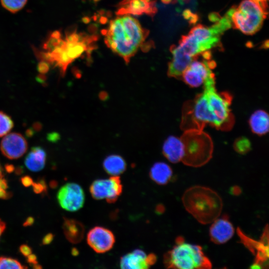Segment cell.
Returning a JSON list of instances; mask_svg holds the SVG:
<instances>
[{
  "instance_id": "cell-1",
  "label": "cell",
  "mask_w": 269,
  "mask_h": 269,
  "mask_svg": "<svg viewBox=\"0 0 269 269\" xmlns=\"http://www.w3.org/2000/svg\"><path fill=\"white\" fill-rule=\"evenodd\" d=\"M102 33L106 45L128 64L143 45L149 31L133 16L122 15L112 19Z\"/></svg>"
},
{
  "instance_id": "cell-2",
  "label": "cell",
  "mask_w": 269,
  "mask_h": 269,
  "mask_svg": "<svg viewBox=\"0 0 269 269\" xmlns=\"http://www.w3.org/2000/svg\"><path fill=\"white\" fill-rule=\"evenodd\" d=\"M185 210L200 224H211L220 217L223 209L220 196L208 187L195 185L187 189L182 196Z\"/></svg>"
},
{
  "instance_id": "cell-3",
  "label": "cell",
  "mask_w": 269,
  "mask_h": 269,
  "mask_svg": "<svg viewBox=\"0 0 269 269\" xmlns=\"http://www.w3.org/2000/svg\"><path fill=\"white\" fill-rule=\"evenodd\" d=\"M163 263L168 269H209L212 263L205 255L202 247L187 243L182 237H178L175 245L163 256Z\"/></svg>"
},
{
  "instance_id": "cell-4",
  "label": "cell",
  "mask_w": 269,
  "mask_h": 269,
  "mask_svg": "<svg viewBox=\"0 0 269 269\" xmlns=\"http://www.w3.org/2000/svg\"><path fill=\"white\" fill-rule=\"evenodd\" d=\"M180 137L184 145L182 162L186 165L199 167L206 164L212 157L213 143L210 135L203 130L184 131Z\"/></svg>"
},
{
  "instance_id": "cell-5",
  "label": "cell",
  "mask_w": 269,
  "mask_h": 269,
  "mask_svg": "<svg viewBox=\"0 0 269 269\" xmlns=\"http://www.w3.org/2000/svg\"><path fill=\"white\" fill-rule=\"evenodd\" d=\"M213 126L218 130L227 131L234 124V118L230 108L232 97L228 92H218L215 88V77L207 80L203 84Z\"/></svg>"
},
{
  "instance_id": "cell-6",
  "label": "cell",
  "mask_w": 269,
  "mask_h": 269,
  "mask_svg": "<svg viewBox=\"0 0 269 269\" xmlns=\"http://www.w3.org/2000/svg\"><path fill=\"white\" fill-rule=\"evenodd\" d=\"M97 38L95 35L78 32L76 30L66 32L65 37H62L59 45L57 53L59 64L66 68L85 53H90L94 49Z\"/></svg>"
},
{
  "instance_id": "cell-7",
  "label": "cell",
  "mask_w": 269,
  "mask_h": 269,
  "mask_svg": "<svg viewBox=\"0 0 269 269\" xmlns=\"http://www.w3.org/2000/svg\"><path fill=\"white\" fill-rule=\"evenodd\" d=\"M267 14L253 0H243L237 8L233 7L226 13L232 26L246 34H253L262 27Z\"/></svg>"
},
{
  "instance_id": "cell-8",
  "label": "cell",
  "mask_w": 269,
  "mask_h": 269,
  "mask_svg": "<svg viewBox=\"0 0 269 269\" xmlns=\"http://www.w3.org/2000/svg\"><path fill=\"white\" fill-rule=\"evenodd\" d=\"M238 235L241 242L253 254L254 261L251 269H268L269 268V228L267 224L263 232L260 239L258 241L247 236L238 228Z\"/></svg>"
},
{
  "instance_id": "cell-9",
  "label": "cell",
  "mask_w": 269,
  "mask_h": 269,
  "mask_svg": "<svg viewBox=\"0 0 269 269\" xmlns=\"http://www.w3.org/2000/svg\"><path fill=\"white\" fill-rule=\"evenodd\" d=\"M123 186L119 176L94 181L90 186L92 197L96 200L105 199L109 203L116 202L121 194Z\"/></svg>"
},
{
  "instance_id": "cell-10",
  "label": "cell",
  "mask_w": 269,
  "mask_h": 269,
  "mask_svg": "<svg viewBox=\"0 0 269 269\" xmlns=\"http://www.w3.org/2000/svg\"><path fill=\"white\" fill-rule=\"evenodd\" d=\"M85 194L82 188L75 183H67L62 186L57 193V199L64 210L74 212L80 209L85 202Z\"/></svg>"
},
{
  "instance_id": "cell-11",
  "label": "cell",
  "mask_w": 269,
  "mask_h": 269,
  "mask_svg": "<svg viewBox=\"0 0 269 269\" xmlns=\"http://www.w3.org/2000/svg\"><path fill=\"white\" fill-rule=\"evenodd\" d=\"M208 60H193L182 74L181 79L191 87H198L215 76L209 67Z\"/></svg>"
},
{
  "instance_id": "cell-12",
  "label": "cell",
  "mask_w": 269,
  "mask_h": 269,
  "mask_svg": "<svg viewBox=\"0 0 269 269\" xmlns=\"http://www.w3.org/2000/svg\"><path fill=\"white\" fill-rule=\"evenodd\" d=\"M89 246L97 253H104L110 250L115 242V237L110 230L101 226L91 229L87 234Z\"/></svg>"
},
{
  "instance_id": "cell-13",
  "label": "cell",
  "mask_w": 269,
  "mask_h": 269,
  "mask_svg": "<svg viewBox=\"0 0 269 269\" xmlns=\"http://www.w3.org/2000/svg\"><path fill=\"white\" fill-rule=\"evenodd\" d=\"M157 9L154 0H122L117 6L118 15L146 14L153 17Z\"/></svg>"
},
{
  "instance_id": "cell-14",
  "label": "cell",
  "mask_w": 269,
  "mask_h": 269,
  "mask_svg": "<svg viewBox=\"0 0 269 269\" xmlns=\"http://www.w3.org/2000/svg\"><path fill=\"white\" fill-rule=\"evenodd\" d=\"M27 148L28 144L24 137L17 133L4 135L0 144L2 153L10 159L20 158L25 153Z\"/></svg>"
},
{
  "instance_id": "cell-15",
  "label": "cell",
  "mask_w": 269,
  "mask_h": 269,
  "mask_svg": "<svg viewBox=\"0 0 269 269\" xmlns=\"http://www.w3.org/2000/svg\"><path fill=\"white\" fill-rule=\"evenodd\" d=\"M211 224L210 239L215 244L220 245L227 242L235 233L234 227L227 215L219 217Z\"/></svg>"
},
{
  "instance_id": "cell-16",
  "label": "cell",
  "mask_w": 269,
  "mask_h": 269,
  "mask_svg": "<svg viewBox=\"0 0 269 269\" xmlns=\"http://www.w3.org/2000/svg\"><path fill=\"white\" fill-rule=\"evenodd\" d=\"M156 261V256L154 254L147 255L142 250L136 249L121 257L120 266L122 269H148Z\"/></svg>"
},
{
  "instance_id": "cell-17",
  "label": "cell",
  "mask_w": 269,
  "mask_h": 269,
  "mask_svg": "<svg viewBox=\"0 0 269 269\" xmlns=\"http://www.w3.org/2000/svg\"><path fill=\"white\" fill-rule=\"evenodd\" d=\"M170 49L173 57L168 63L167 75L170 77L180 79L194 59L183 53L176 45H172Z\"/></svg>"
},
{
  "instance_id": "cell-18",
  "label": "cell",
  "mask_w": 269,
  "mask_h": 269,
  "mask_svg": "<svg viewBox=\"0 0 269 269\" xmlns=\"http://www.w3.org/2000/svg\"><path fill=\"white\" fill-rule=\"evenodd\" d=\"M162 153L172 163L181 161L184 155V145L181 138L173 135L167 137L163 144Z\"/></svg>"
},
{
  "instance_id": "cell-19",
  "label": "cell",
  "mask_w": 269,
  "mask_h": 269,
  "mask_svg": "<svg viewBox=\"0 0 269 269\" xmlns=\"http://www.w3.org/2000/svg\"><path fill=\"white\" fill-rule=\"evenodd\" d=\"M63 230L67 239L71 243L77 244L84 238L85 228L80 222L75 219H65Z\"/></svg>"
},
{
  "instance_id": "cell-20",
  "label": "cell",
  "mask_w": 269,
  "mask_h": 269,
  "mask_svg": "<svg viewBox=\"0 0 269 269\" xmlns=\"http://www.w3.org/2000/svg\"><path fill=\"white\" fill-rule=\"evenodd\" d=\"M249 126L252 132L259 135L266 134L269 130V116L263 110L255 111L250 116Z\"/></svg>"
},
{
  "instance_id": "cell-21",
  "label": "cell",
  "mask_w": 269,
  "mask_h": 269,
  "mask_svg": "<svg viewBox=\"0 0 269 269\" xmlns=\"http://www.w3.org/2000/svg\"><path fill=\"white\" fill-rule=\"evenodd\" d=\"M46 154L40 146L31 148L24 160L26 167L32 171L37 172L42 170L45 165Z\"/></svg>"
},
{
  "instance_id": "cell-22",
  "label": "cell",
  "mask_w": 269,
  "mask_h": 269,
  "mask_svg": "<svg viewBox=\"0 0 269 269\" xmlns=\"http://www.w3.org/2000/svg\"><path fill=\"white\" fill-rule=\"evenodd\" d=\"M172 175L173 171L171 167L163 162H155L149 171V176L152 180L160 185L167 184Z\"/></svg>"
},
{
  "instance_id": "cell-23",
  "label": "cell",
  "mask_w": 269,
  "mask_h": 269,
  "mask_svg": "<svg viewBox=\"0 0 269 269\" xmlns=\"http://www.w3.org/2000/svg\"><path fill=\"white\" fill-rule=\"evenodd\" d=\"M103 165L106 172L112 176H119L122 174L127 168L125 159L117 154L107 156L104 159Z\"/></svg>"
},
{
  "instance_id": "cell-24",
  "label": "cell",
  "mask_w": 269,
  "mask_h": 269,
  "mask_svg": "<svg viewBox=\"0 0 269 269\" xmlns=\"http://www.w3.org/2000/svg\"><path fill=\"white\" fill-rule=\"evenodd\" d=\"M13 127L11 118L6 114L0 111V137L7 134Z\"/></svg>"
},
{
  "instance_id": "cell-25",
  "label": "cell",
  "mask_w": 269,
  "mask_h": 269,
  "mask_svg": "<svg viewBox=\"0 0 269 269\" xmlns=\"http://www.w3.org/2000/svg\"><path fill=\"white\" fill-rule=\"evenodd\" d=\"M27 0H0L2 6L11 13H16L26 4Z\"/></svg>"
},
{
  "instance_id": "cell-26",
  "label": "cell",
  "mask_w": 269,
  "mask_h": 269,
  "mask_svg": "<svg viewBox=\"0 0 269 269\" xmlns=\"http://www.w3.org/2000/svg\"><path fill=\"white\" fill-rule=\"evenodd\" d=\"M62 37V34L59 31H53L44 43L43 48L47 51H52L59 44Z\"/></svg>"
},
{
  "instance_id": "cell-27",
  "label": "cell",
  "mask_w": 269,
  "mask_h": 269,
  "mask_svg": "<svg viewBox=\"0 0 269 269\" xmlns=\"http://www.w3.org/2000/svg\"><path fill=\"white\" fill-rule=\"evenodd\" d=\"M234 150L238 153L244 154L248 152L251 149V144L249 139L246 137L237 138L233 143Z\"/></svg>"
},
{
  "instance_id": "cell-28",
  "label": "cell",
  "mask_w": 269,
  "mask_h": 269,
  "mask_svg": "<svg viewBox=\"0 0 269 269\" xmlns=\"http://www.w3.org/2000/svg\"><path fill=\"white\" fill-rule=\"evenodd\" d=\"M16 260L8 257H0V269H25Z\"/></svg>"
},
{
  "instance_id": "cell-29",
  "label": "cell",
  "mask_w": 269,
  "mask_h": 269,
  "mask_svg": "<svg viewBox=\"0 0 269 269\" xmlns=\"http://www.w3.org/2000/svg\"><path fill=\"white\" fill-rule=\"evenodd\" d=\"M7 184L4 178L2 169L0 164V198L6 199L9 197L10 194L7 191Z\"/></svg>"
},
{
  "instance_id": "cell-30",
  "label": "cell",
  "mask_w": 269,
  "mask_h": 269,
  "mask_svg": "<svg viewBox=\"0 0 269 269\" xmlns=\"http://www.w3.org/2000/svg\"><path fill=\"white\" fill-rule=\"evenodd\" d=\"M49 68V63L45 61L40 60L37 65V70L40 74L46 73Z\"/></svg>"
},
{
  "instance_id": "cell-31",
  "label": "cell",
  "mask_w": 269,
  "mask_h": 269,
  "mask_svg": "<svg viewBox=\"0 0 269 269\" xmlns=\"http://www.w3.org/2000/svg\"><path fill=\"white\" fill-rule=\"evenodd\" d=\"M20 253L25 257H27L32 254V250L27 245H22L19 248Z\"/></svg>"
},
{
  "instance_id": "cell-32",
  "label": "cell",
  "mask_w": 269,
  "mask_h": 269,
  "mask_svg": "<svg viewBox=\"0 0 269 269\" xmlns=\"http://www.w3.org/2000/svg\"><path fill=\"white\" fill-rule=\"evenodd\" d=\"M221 18L219 14L217 12H213L209 15V19L212 22H216L218 21Z\"/></svg>"
},
{
  "instance_id": "cell-33",
  "label": "cell",
  "mask_w": 269,
  "mask_h": 269,
  "mask_svg": "<svg viewBox=\"0 0 269 269\" xmlns=\"http://www.w3.org/2000/svg\"><path fill=\"white\" fill-rule=\"evenodd\" d=\"M53 239V235L50 233L46 235L43 239L42 243L44 245H47L50 244Z\"/></svg>"
},
{
  "instance_id": "cell-34",
  "label": "cell",
  "mask_w": 269,
  "mask_h": 269,
  "mask_svg": "<svg viewBox=\"0 0 269 269\" xmlns=\"http://www.w3.org/2000/svg\"><path fill=\"white\" fill-rule=\"evenodd\" d=\"M21 181L22 184L26 186H29L33 183L31 178L28 176L23 177L21 179Z\"/></svg>"
},
{
  "instance_id": "cell-35",
  "label": "cell",
  "mask_w": 269,
  "mask_h": 269,
  "mask_svg": "<svg viewBox=\"0 0 269 269\" xmlns=\"http://www.w3.org/2000/svg\"><path fill=\"white\" fill-rule=\"evenodd\" d=\"M202 56L205 60H209L211 58L212 54L211 52L209 50H206L201 53Z\"/></svg>"
},
{
  "instance_id": "cell-36",
  "label": "cell",
  "mask_w": 269,
  "mask_h": 269,
  "mask_svg": "<svg viewBox=\"0 0 269 269\" xmlns=\"http://www.w3.org/2000/svg\"><path fill=\"white\" fill-rule=\"evenodd\" d=\"M192 14L193 13L190 10L185 9L183 11L182 13V15L184 18L189 20Z\"/></svg>"
},
{
  "instance_id": "cell-37",
  "label": "cell",
  "mask_w": 269,
  "mask_h": 269,
  "mask_svg": "<svg viewBox=\"0 0 269 269\" xmlns=\"http://www.w3.org/2000/svg\"><path fill=\"white\" fill-rule=\"evenodd\" d=\"M198 19V15L196 14L193 13L188 20L190 23L193 24L197 21Z\"/></svg>"
},
{
  "instance_id": "cell-38",
  "label": "cell",
  "mask_w": 269,
  "mask_h": 269,
  "mask_svg": "<svg viewBox=\"0 0 269 269\" xmlns=\"http://www.w3.org/2000/svg\"><path fill=\"white\" fill-rule=\"evenodd\" d=\"M42 189H43V187L41 184H35L34 185V191L36 192L39 193L41 190H42Z\"/></svg>"
},
{
  "instance_id": "cell-39",
  "label": "cell",
  "mask_w": 269,
  "mask_h": 269,
  "mask_svg": "<svg viewBox=\"0 0 269 269\" xmlns=\"http://www.w3.org/2000/svg\"><path fill=\"white\" fill-rule=\"evenodd\" d=\"M5 229V224L0 219V237Z\"/></svg>"
},
{
  "instance_id": "cell-40",
  "label": "cell",
  "mask_w": 269,
  "mask_h": 269,
  "mask_svg": "<svg viewBox=\"0 0 269 269\" xmlns=\"http://www.w3.org/2000/svg\"><path fill=\"white\" fill-rule=\"evenodd\" d=\"M33 219L32 217L28 218L26 222L24 223V226H29L33 223Z\"/></svg>"
},
{
  "instance_id": "cell-41",
  "label": "cell",
  "mask_w": 269,
  "mask_h": 269,
  "mask_svg": "<svg viewBox=\"0 0 269 269\" xmlns=\"http://www.w3.org/2000/svg\"><path fill=\"white\" fill-rule=\"evenodd\" d=\"M232 193H234V192L235 191H236L235 192V194H236V195H238V193H240V192H241L240 189L238 188V187H233V189H232Z\"/></svg>"
},
{
  "instance_id": "cell-42",
  "label": "cell",
  "mask_w": 269,
  "mask_h": 269,
  "mask_svg": "<svg viewBox=\"0 0 269 269\" xmlns=\"http://www.w3.org/2000/svg\"><path fill=\"white\" fill-rule=\"evenodd\" d=\"M262 48H268L269 47V40H266L263 44L262 45Z\"/></svg>"
},
{
  "instance_id": "cell-43",
  "label": "cell",
  "mask_w": 269,
  "mask_h": 269,
  "mask_svg": "<svg viewBox=\"0 0 269 269\" xmlns=\"http://www.w3.org/2000/svg\"><path fill=\"white\" fill-rule=\"evenodd\" d=\"M161 1L164 3H169L171 2V0H161Z\"/></svg>"
}]
</instances>
